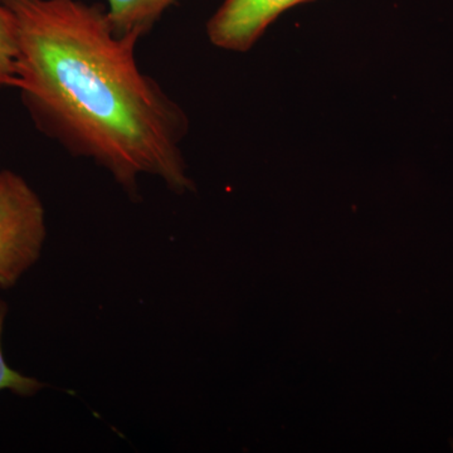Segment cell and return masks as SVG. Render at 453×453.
I'll use <instances>...</instances> for the list:
<instances>
[{
  "label": "cell",
  "mask_w": 453,
  "mask_h": 453,
  "mask_svg": "<svg viewBox=\"0 0 453 453\" xmlns=\"http://www.w3.org/2000/svg\"><path fill=\"white\" fill-rule=\"evenodd\" d=\"M315 0H225L207 23L211 46L246 53L286 12Z\"/></svg>",
  "instance_id": "obj_3"
},
{
  "label": "cell",
  "mask_w": 453,
  "mask_h": 453,
  "mask_svg": "<svg viewBox=\"0 0 453 453\" xmlns=\"http://www.w3.org/2000/svg\"><path fill=\"white\" fill-rule=\"evenodd\" d=\"M16 25L14 88L33 124L73 157L105 169L130 196L150 175L195 189L183 107L136 61L139 42L112 28L106 7L83 0H0Z\"/></svg>",
  "instance_id": "obj_1"
},
{
  "label": "cell",
  "mask_w": 453,
  "mask_h": 453,
  "mask_svg": "<svg viewBox=\"0 0 453 453\" xmlns=\"http://www.w3.org/2000/svg\"><path fill=\"white\" fill-rule=\"evenodd\" d=\"M46 214L40 196L16 173L0 170V288H11L40 258Z\"/></svg>",
  "instance_id": "obj_2"
},
{
  "label": "cell",
  "mask_w": 453,
  "mask_h": 453,
  "mask_svg": "<svg viewBox=\"0 0 453 453\" xmlns=\"http://www.w3.org/2000/svg\"><path fill=\"white\" fill-rule=\"evenodd\" d=\"M7 310V305L0 300V390H12L16 395L31 396L43 388V384L13 371L3 356L2 332Z\"/></svg>",
  "instance_id": "obj_6"
},
{
  "label": "cell",
  "mask_w": 453,
  "mask_h": 453,
  "mask_svg": "<svg viewBox=\"0 0 453 453\" xmlns=\"http://www.w3.org/2000/svg\"><path fill=\"white\" fill-rule=\"evenodd\" d=\"M180 0H107V17L121 37L140 41Z\"/></svg>",
  "instance_id": "obj_4"
},
{
  "label": "cell",
  "mask_w": 453,
  "mask_h": 453,
  "mask_svg": "<svg viewBox=\"0 0 453 453\" xmlns=\"http://www.w3.org/2000/svg\"><path fill=\"white\" fill-rule=\"evenodd\" d=\"M16 74V25L11 11L0 2V89L14 88Z\"/></svg>",
  "instance_id": "obj_5"
}]
</instances>
